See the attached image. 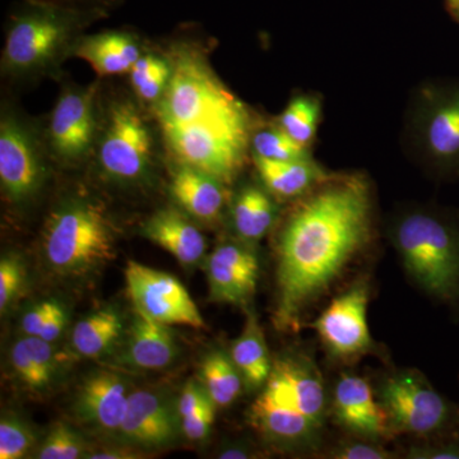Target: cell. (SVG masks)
Returning a JSON list of instances; mask_svg holds the SVG:
<instances>
[{"mask_svg": "<svg viewBox=\"0 0 459 459\" xmlns=\"http://www.w3.org/2000/svg\"><path fill=\"white\" fill-rule=\"evenodd\" d=\"M134 313L129 340V362L141 369H164L171 364L178 351L170 325L156 322L135 310Z\"/></svg>", "mask_w": 459, "mask_h": 459, "instance_id": "obj_22", "label": "cell"}, {"mask_svg": "<svg viewBox=\"0 0 459 459\" xmlns=\"http://www.w3.org/2000/svg\"><path fill=\"white\" fill-rule=\"evenodd\" d=\"M129 74L135 93L143 101L155 104L168 87L171 75V63L164 57L142 56Z\"/></svg>", "mask_w": 459, "mask_h": 459, "instance_id": "obj_28", "label": "cell"}, {"mask_svg": "<svg viewBox=\"0 0 459 459\" xmlns=\"http://www.w3.org/2000/svg\"><path fill=\"white\" fill-rule=\"evenodd\" d=\"M208 400H210V395L205 392L204 386H199L190 380L180 395L179 406H178L180 418H186Z\"/></svg>", "mask_w": 459, "mask_h": 459, "instance_id": "obj_39", "label": "cell"}, {"mask_svg": "<svg viewBox=\"0 0 459 459\" xmlns=\"http://www.w3.org/2000/svg\"><path fill=\"white\" fill-rule=\"evenodd\" d=\"M170 189L180 207L201 221H216L225 205L222 181L189 166L180 165L175 171Z\"/></svg>", "mask_w": 459, "mask_h": 459, "instance_id": "obj_19", "label": "cell"}, {"mask_svg": "<svg viewBox=\"0 0 459 459\" xmlns=\"http://www.w3.org/2000/svg\"><path fill=\"white\" fill-rule=\"evenodd\" d=\"M44 165L35 135L17 117L0 123V183L9 199L25 202L40 188Z\"/></svg>", "mask_w": 459, "mask_h": 459, "instance_id": "obj_12", "label": "cell"}, {"mask_svg": "<svg viewBox=\"0 0 459 459\" xmlns=\"http://www.w3.org/2000/svg\"><path fill=\"white\" fill-rule=\"evenodd\" d=\"M201 379L207 394L219 407H228L241 394L244 380L231 356L213 351L201 365Z\"/></svg>", "mask_w": 459, "mask_h": 459, "instance_id": "obj_26", "label": "cell"}, {"mask_svg": "<svg viewBox=\"0 0 459 459\" xmlns=\"http://www.w3.org/2000/svg\"><path fill=\"white\" fill-rule=\"evenodd\" d=\"M418 148L442 172L459 170V81L430 84L420 93Z\"/></svg>", "mask_w": 459, "mask_h": 459, "instance_id": "obj_8", "label": "cell"}, {"mask_svg": "<svg viewBox=\"0 0 459 459\" xmlns=\"http://www.w3.org/2000/svg\"><path fill=\"white\" fill-rule=\"evenodd\" d=\"M253 155L276 161L312 159L309 148H305L292 140L279 126L253 133Z\"/></svg>", "mask_w": 459, "mask_h": 459, "instance_id": "obj_29", "label": "cell"}, {"mask_svg": "<svg viewBox=\"0 0 459 459\" xmlns=\"http://www.w3.org/2000/svg\"><path fill=\"white\" fill-rule=\"evenodd\" d=\"M11 364L18 377L30 388L40 389L41 383L23 340L14 343L11 351Z\"/></svg>", "mask_w": 459, "mask_h": 459, "instance_id": "obj_35", "label": "cell"}, {"mask_svg": "<svg viewBox=\"0 0 459 459\" xmlns=\"http://www.w3.org/2000/svg\"><path fill=\"white\" fill-rule=\"evenodd\" d=\"M409 458L415 459H459V440L453 437L446 442L429 444L411 449Z\"/></svg>", "mask_w": 459, "mask_h": 459, "instance_id": "obj_36", "label": "cell"}, {"mask_svg": "<svg viewBox=\"0 0 459 459\" xmlns=\"http://www.w3.org/2000/svg\"><path fill=\"white\" fill-rule=\"evenodd\" d=\"M327 395L316 365L303 356L274 362L262 394L253 402L250 419L273 442L313 444L325 418Z\"/></svg>", "mask_w": 459, "mask_h": 459, "instance_id": "obj_3", "label": "cell"}, {"mask_svg": "<svg viewBox=\"0 0 459 459\" xmlns=\"http://www.w3.org/2000/svg\"><path fill=\"white\" fill-rule=\"evenodd\" d=\"M101 11L74 7L51 0H29L12 17L3 68L8 74L41 71L56 60L75 33Z\"/></svg>", "mask_w": 459, "mask_h": 459, "instance_id": "obj_5", "label": "cell"}, {"mask_svg": "<svg viewBox=\"0 0 459 459\" xmlns=\"http://www.w3.org/2000/svg\"><path fill=\"white\" fill-rule=\"evenodd\" d=\"M142 235L186 265L195 264L205 253L204 234L174 208L153 213L142 226Z\"/></svg>", "mask_w": 459, "mask_h": 459, "instance_id": "obj_18", "label": "cell"}, {"mask_svg": "<svg viewBox=\"0 0 459 459\" xmlns=\"http://www.w3.org/2000/svg\"><path fill=\"white\" fill-rule=\"evenodd\" d=\"M126 281L135 312L166 325L204 327L188 290L171 274L131 261L126 264Z\"/></svg>", "mask_w": 459, "mask_h": 459, "instance_id": "obj_9", "label": "cell"}, {"mask_svg": "<svg viewBox=\"0 0 459 459\" xmlns=\"http://www.w3.org/2000/svg\"><path fill=\"white\" fill-rule=\"evenodd\" d=\"M155 113L166 147L179 165L231 183L252 147V117L197 51L179 49Z\"/></svg>", "mask_w": 459, "mask_h": 459, "instance_id": "obj_2", "label": "cell"}, {"mask_svg": "<svg viewBox=\"0 0 459 459\" xmlns=\"http://www.w3.org/2000/svg\"><path fill=\"white\" fill-rule=\"evenodd\" d=\"M371 230L373 201L361 175L329 177L304 195L279 238L274 323L280 331L299 327L304 310L368 246Z\"/></svg>", "mask_w": 459, "mask_h": 459, "instance_id": "obj_1", "label": "cell"}, {"mask_svg": "<svg viewBox=\"0 0 459 459\" xmlns=\"http://www.w3.org/2000/svg\"><path fill=\"white\" fill-rule=\"evenodd\" d=\"M332 457L337 459H388L394 455L377 444L351 443L338 448Z\"/></svg>", "mask_w": 459, "mask_h": 459, "instance_id": "obj_37", "label": "cell"}, {"mask_svg": "<svg viewBox=\"0 0 459 459\" xmlns=\"http://www.w3.org/2000/svg\"><path fill=\"white\" fill-rule=\"evenodd\" d=\"M95 95L93 87L66 91L57 100L51 115L49 138L54 153L63 161L83 159L95 138Z\"/></svg>", "mask_w": 459, "mask_h": 459, "instance_id": "obj_13", "label": "cell"}, {"mask_svg": "<svg viewBox=\"0 0 459 459\" xmlns=\"http://www.w3.org/2000/svg\"><path fill=\"white\" fill-rule=\"evenodd\" d=\"M392 240L410 276L425 292L459 304V222L434 211H413L394 223Z\"/></svg>", "mask_w": 459, "mask_h": 459, "instance_id": "obj_4", "label": "cell"}, {"mask_svg": "<svg viewBox=\"0 0 459 459\" xmlns=\"http://www.w3.org/2000/svg\"><path fill=\"white\" fill-rule=\"evenodd\" d=\"M83 444L80 437L65 425H57L41 446L39 458L75 459L82 455Z\"/></svg>", "mask_w": 459, "mask_h": 459, "instance_id": "obj_31", "label": "cell"}, {"mask_svg": "<svg viewBox=\"0 0 459 459\" xmlns=\"http://www.w3.org/2000/svg\"><path fill=\"white\" fill-rule=\"evenodd\" d=\"M44 250L54 271L74 276L87 273L114 258L113 229L96 205L74 202L51 216Z\"/></svg>", "mask_w": 459, "mask_h": 459, "instance_id": "obj_6", "label": "cell"}, {"mask_svg": "<svg viewBox=\"0 0 459 459\" xmlns=\"http://www.w3.org/2000/svg\"><path fill=\"white\" fill-rule=\"evenodd\" d=\"M214 407L216 404L210 398L195 412L181 419V428L188 439L202 440L210 434L214 422Z\"/></svg>", "mask_w": 459, "mask_h": 459, "instance_id": "obj_34", "label": "cell"}, {"mask_svg": "<svg viewBox=\"0 0 459 459\" xmlns=\"http://www.w3.org/2000/svg\"><path fill=\"white\" fill-rule=\"evenodd\" d=\"M334 415L347 430L362 439H385L392 434L388 418L364 377L342 376L334 389Z\"/></svg>", "mask_w": 459, "mask_h": 459, "instance_id": "obj_15", "label": "cell"}, {"mask_svg": "<svg viewBox=\"0 0 459 459\" xmlns=\"http://www.w3.org/2000/svg\"><path fill=\"white\" fill-rule=\"evenodd\" d=\"M31 431L16 419H4L0 422V459H20L31 449Z\"/></svg>", "mask_w": 459, "mask_h": 459, "instance_id": "obj_30", "label": "cell"}, {"mask_svg": "<svg viewBox=\"0 0 459 459\" xmlns=\"http://www.w3.org/2000/svg\"><path fill=\"white\" fill-rule=\"evenodd\" d=\"M122 377L101 371L84 380L77 397V413L104 430H120L129 400Z\"/></svg>", "mask_w": 459, "mask_h": 459, "instance_id": "obj_17", "label": "cell"}, {"mask_svg": "<svg viewBox=\"0 0 459 459\" xmlns=\"http://www.w3.org/2000/svg\"><path fill=\"white\" fill-rule=\"evenodd\" d=\"M57 305L59 304L56 301H44L35 305L30 312H27L22 319V329L26 336L38 337Z\"/></svg>", "mask_w": 459, "mask_h": 459, "instance_id": "obj_38", "label": "cell"}, {"mask_svg": "<svg viewBox=\"0 0 459 459\" xmlns=\"http://www.w3.org/2000/svg\"><path fill=\"white\" fill-rule=\"evenodd\" d=\"M322 104L313 95L296 96L281 114L277 126L305 148H309L316 138Z\"/></svg>", "mask_w": 459, "mask_h": 459, "instance_id": "obj_27", "label": "cell"}, {"mask_svg": "<svg viewBox=\"0 0 459 459\" xmlns=\"http://www.w3.org/2000/svg\"><path fill=\"white\" fill-rule=\"evenodd\" d=\"M277 208L270 195L256 186L238 193L232 205V223L238 237L249 243L261 240L276 220Z\"/></svg>", "mask_w": 459, "mask_h": 459, "instance_id": "obj_24", "label": "cell"}, {"mask_svg": "<svg viewBox=\"0 0 459 459\" xmlns=\"http://www.w3.org/2000/svg\"><path fill=\"white\" fill-rule=\"evenodd\" d=\"M66 322V316L65 309L60 305H57L56 309L51 314L48 322L45 323L44 328L40 332L38 337L42 340L48 341V342H53L57 337L62 334L63 329H65Z\"/></svg>", "mask_w": 459, "mask_h": 459, "instance_id": "obj_40", "label": "cell"}, {"mask_svg": "<svg viewBox=\"0 0 459 459\" xmlns=\"http://www.w3.org/2000/svg\"><path fill=\"white\" fill-rule=\"evenodd\" d=\"M258 259L238 244L217 247L207 263L211 300L243 305L252 299L258 281Z\"/></svg>", "mask_w": 459, "mask_h": 459, "instance_id": "obj_14", "label": "cell"}, {"mask_svg": "<svg viewBox=\"0 0 459 459\" xmlns=\"http://www.w3.org/2000/svg\"><path fill=\"white\" fill-rule=\"evenodd\" d=\"M51 2L63 3V4L74 5V7H77V5H75L74 3L75 2V0H51ZM87 2L96 3V5H98V7L100 8L102 4H108V3L110 2V0H87Z\"/></svg>", "mask_w": 459, "mask_h": 459, "instance_id": "obj_43", "label": "cell"}, {"mask_svg": "<svg viewBox=\"0 0 459 459\" xmlns=\"http://www.w3.org/2000/svg\"><path fill=\"white\" fill-rule=\"evenodd\" d=\"M446 9L459 23V0H446Z\"/></svg>", "mask_w": 459, "mask_h": 459, "instance_id": "obj_42", "label": "cell"}, {"mask_svg": "<svg viewBox=\"0 0 459 459\" xmlns=\"http://www.w3.org/2000/svg\"><path fill=\"white\" fill-rule=\"evenodd\" d=\"M25 279L22 263L16 255L3 256L0 262V310L7 312Z\"/></svg>", "mask_w": 459, "mask_h": 459, "instance_id": "obj_32", "label": "cell"}, {"mask_svg": "<svg viewBox=\"0 0 459 459\" xmlns=\"http://www.w3.org/2000/svg\"><path fill=\"white\" fill-rule=\"evenodd\" d=\"M122 331L119 314L111 309L99 310L75 325L72 344L84 358H99L113 346Z\"/></svg>", "mask_w": 459, "mask_h": 459, "instance_id": "obj_25", "label": "cell"}, {"mask_svg": "<svg viewBox=\"0 0 459 459\" xmlns=\"http://www.w3.org/2000/svg\"><path fill=\"white\" fill-rule=\"evenodd\" d=\"M131 452L120 451V449H110V451H102L93 453L90 455L91 459H131L137 458V455H131Z\"/></svg>", "mask_w": 459, "mask_h": 459, "instance_id": "obj_41", "label": "cell"}, {"mask_svg": "<svg viewBox=\"0 0 459 459\" xmlns=\"http://www.w3.org/2000/svg\"><path fill=\"white\" fill-rule=\"evenodd\" d=\"M379 402L392 434L431 437L449 434L459 425L457 407L416 371H401L386 377L380 388Z\"/></svg>", "mask_w": 459, "mask_h": 459, "instance_id": "obj_7", "label": "cell"}, {"mask_svg": "<svg viewBox=\"0 0 459 459\" xmlns=\"http://www.w3.org/2000/svg\"><path fill=\"white\" fill-rule=\"evenodd\" d=\"M22 340L26 344L27 351L30 353L39 379H40L41 388H44L49 385L54 373H56V365H54L56 361H54L50 342L35 336H26Z\"/></svg>", "mask_w": 459, "mask_h": 459, "instance_id": "obj_33", "label": "cell"}, {"mask_svg": "<svg viewBox=\"0 0 459 459\" xmlns=\"http://www.w3.org/2000/svg\"><path fill=\"white\" fill-rule=\"evenodd\" d=\"M152 159V140L137 108L126 102L111 108L100 143V164L108 177L134 181L147 174Z\"/></svg>", "mask_w": 459, "mask_h": 459, "instance_id": "obj_10", "label": "cell"}, {"mask_svg": "<svg viewBox=\"0 0 459 459\" xmlns=\"http://www.w3.org/2000/svg\"><path fill=\"white\" fill-rule=\"evenodd\" d=\"M368 303L369 289L367 283H355L337 296L314 322V329L332 355L351 360L373 349V338L368 325Z\"/></svg>", "mask_w": 459, "mask_h": 459, "instance_id": "obj_11", "label": "cell"}, {"mask_svg": "<svg viewBox=\"0 0 459 459\" xmlns=\"http://www.w3.org/2000/svg\"><path fill=\"white\" fill-rule=\"evenodd\" d=\"M74 54L86 60L96 74L117 75L131 72L142 56L137 38L129 32L107 31L86 36L75 45Z\"/></svg>", "mask_w": 459, "mask_h": 459, "instance_id": "obj_20", "label": "cell"}, {"mask_svg": "<svg viewBox=\"0 0 459 459\" xmlns=\"http://www.w3.org/2000/svg\"><path fill=\"white\" fill-rule=\"evenodd\" d=\"M230 356L240 371L247 388L258 389L265 385L273 364L255 313L247 314L246 327L232 343Z\"/></svg>", "mask_w": 459, "mask_h": 459, "instance_id": "obj_23", "label": "cell"}, {"mask_svg": "<svg viewBox=\"0 0 459 459\" xmlns=\"http://www.w3.org/2000/svg\"><path fill=\"white\" fill-rule=\"evenodd\" d=\"M221 458H247V455L243 451H235V449H231V451L223 453Z\"/></svg>", "mask_w": 459, "mask_h": 459, "instance_id": "obj_44", "label": "cell"}, {"mask_svg": "<svg viewBox=\"0 0 459 459\" xmlns=\"http://www.w3.org/2000/svg\"><path fill=\"white\" fill-rule=\"evenodd\" d=\"M255 162L268 192L282 199L301 197L329 178L312 159L276 161L255 156Z\"/></svg>", "mask_w": 459, "mask_h": 459, "instance_id": "obj_21", "label": "cell"}, {"mask_svg": "<svg viewBox=\"0 0 459 459\" xmlns=\"http://www.w3.org/2000/svg\"><path fill=\"white\" fill-rule=\"evenodd\" d=\"M119 431L129 442L147 448L171 442L175 427L168 402L147 389L133 392Z\"/></svg>", "mask_w": 459, "mask_h": 459, "instance_id": "obj_16", "label": "cell"}]
</instances>
